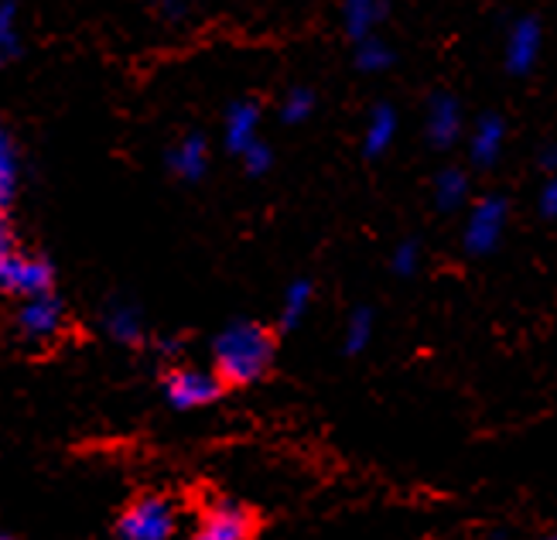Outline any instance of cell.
<instances>
[{
  "mask_svg": "<svg viewBox=\"0 0 557 540\" xmlns=\"http://www.w3.org/2000/svg\"><path fill=\"white\" fill-rule=\"evenodd\" d=\"M274 339L257 322H236L215 339V377L226 383H253L271 370Z\"/></svg>",
  "mask_w": 557,
  "mask_h": 540,
  "instance_id": "obj_1",
  "label": "cell"
},
{
  "mask_svg": "<svg viewBox=\"0 0 557 540\" xmlns=\"http://www.w3.org/2000/svg\"><path fill=\"white\" fill-rule=\"evenodd\" d=\"M0 291L17 294V298H35V294L52 291V267L41 257L24 254L4 219H0Z\"/></svg>",
  "mask_w": 557,
  "mask_h": 540,
  "instance_id": "obj_2",
  "label": "cell"
},
{
  "mask_svg": "<svg viewBox=\"0 0 557 540\" xmlns=\"http://www.w3.org/2000/svg\"><path fill=\"white\" fill-rule=\"evenodd\" d=\"M178 533V510L164 496H144L124 510L116 524L120 540H175Z\"/></svg>",
  "mask_w": 557,
  "mask_h": 540,
  "instance_id": "obj_3",
  "label": "cell"
},
{
  "mask_svg": "<svg viewBox=\"0 0 557 540\" xmlns=\"http://www.w3.org/2000/svg\"><path fill=\"white\" fill-rule=\"evenodd\" d=\"M506 223H510V206H506L503 195H486V199H479L466 219V233H462L466 250L475 257L493 254L506 233Z\"/></svg>",
  "mask_w": 557,
  "mask_h": 540,
  "instance_id": "obj_4",
  "label": "cell"
},
{
  "mask_svg": "<svg viewBox=\"0 0 557 540\" xmlns=\"http://www.w3.org/2000/svg\"><path fill=\"white\" fill-rule=\"evenodd\" d=\"M541 48H544V28L537 17H517L506 32L503 45V62L510 76H530L541 62Z\"/></svg>",
  "mask_w": 557,
  "mask_h": 540,
  "instance_id": "obj_5",
  "label": "cell"
},
{
  "mask_svg": "<svg viewBox=\"0 0 557 540\" xmlns=\"http://www.w3.org/2000/svg\"><path fill=\"white\" fill-rule=\"evenodd\" d=\"M462 131H466L462 103H458L455 96L445 93V89L431 93V96H428V103H424V134H428L431 147H438V151H445V147L458 144Z\"/></svg>",
  "mask_w": 557,
  "mask_h": 540,
  "instance_id": "obj_6",
  "label": "cell"
},
{
  "mask_svg": "<svg viewBox=\"0 0 557 540\" xmlns=\"http://www.w3.org/2000/svg\"><path fill=\"white\" fill-rule=\"evenodd\" d=\"M220 397V377L206 370H175L168 377V401L178 410H196Z\"/></svg>",
  "mask_w": 557,
  "mask_h": 540,
  "instance_id": "obj_7",
  "label": "cell"
},
{
  "mask_svg": "<svg viewBox=\"0 0 557 540\" xmlns=\"http://www.w3.org/2000/svg\"><path fill=\"white\" fill-rule=\"evenodd\" d=\"M17 326L28 339H55L62 332V305L59 298L48 294H35V298H24Z\"/></svg>",
  "mask_w": 557,
  "mask_h": 540,
  "instance_id": "obj_8",
  "label": "cell"
},
{
  "mask_svg": "<svg viewBox=\"0 0 557 540\" xmlns=\"http://www.w3.org/2000/svg\"><path fill=\"white\" fill-rule=\"evenodd\" d=\"M469 161L475 168H493L503 155V147H506V124H503V116L499 113H482L475 120V127L469 131Z\"/></svg>",
  "mask_w": 557,
  "mask_h": 540,
  "instance_id": "obj_9",
  "label": "cell"
},
{
  "mask_svg": "<svg viewBox=\"0 0 557 540\" xmlns=\"http://www.w3.org/2000/svg\"><path fill=\"white\" fill-rule=\"evenodd\" d=\"M247 533H250V513L244 506L223 503L206 513L202 527L191 540H247Z\"/></svg>",
  "mask_w": 557,
  "mask_h": 540,
  "instance_id": "obj_10",
  "label": "cell"
},
{
  "mask_svg": "<svg viewBox=\"0 0 557 540\" xmlns=\"http://www.w3.org/2000/svg\"><path fill=\"white\" fill-rule=\"evenodd\" d=\"M397 137V113L391 103H376L367 116V131H362V151L367 158H380L391 151V144Z\"/></svg>",
  "mask_w": 557,
  "mask_h": 540,
  "instance_id": "obj_11",
  "label": "cell"
},
{
  "mask_svg": "<svg viewBox=\"0 0 557 540\" xmlns=\"http://www.w3.org/2000/svg\"><path fill=\"white\" fill-rule=\"evenodd\" d=\"M206 164H209V147L199 134H191L185 140H178L172 151H168V168L175 171L178 179L185 182H196L206 175Z\"/></svg>",
  "mask_w": 557,
  "mask_h": 540,
  "instance_id": "obj_12",
  "label": "cell"
},
{
  "mask_svg": "<svg viewBox=\"0 0 557 540\" xmlns=\"http://www.w3.org/2000/svg\"><path fill=\"white\" fill-rule=\"evenodd\" d=\"M383 17H386L383 0H346V4H343V28H346V35L352 41L376 35Z\"/></svg>",
  "mask_w": 557,
  "mask_h": 540,
  "instance_id": "obj_13",
  "label": "cell"
},
{
  "mask_svg": "<svg viewBox=\"0 0 557 540\" xmlns=\"http://www.w3.org/2000/svg\"><path fill=\"white\" fill-rule=\"evenodd\" d=\"M257 124H260V107L257 103H233L226 113V147L233 155H244L247 147L257 140Z\"/></svg>",
  "mask_w": 557,
  "mask_h": 540,
  "instance_id": "obj_14",
  "label": "cell"
},
{
  "mask_svg": "<svg viewBox=\"0 0 557 540\" xmlns=\"http://www.w3.org/2000/svg\"><path fill=\"white\" fill-rule=\"evenodd\" d=\"M469 202V175L462 168H445L434 179V206L442 212H455Z\"/></svg>",
  "mask_w": 557,
  "mask_h": 540,
  "instance_id": "obj_15",
  "label": "cell"
},
{
  "mask_svg": "<svg viewBox=\"0 0 557 540\" xmlns=\"http://www.w3.org/2000/svg\"><path fill=\"white\" fill-rule=\"evenodd\" d=\"M394 62H397L394 48L386 45L380 35H370V38L356 41V69L359 72H386Z\"/></svg>",
  "mask_w": 557,
  "mask_h": 540,
  "instance_id": "obj_16",
  "label": "cell"
},
{
  "mask_svg": "<svg viewBox=\"0 0 557 540\" xmlns=\"http://www.w3.org/2000/svg\"><path fill=\"white\" fill-rule=\"evenodd\" d=\"M17 192V151L11 134L0 127V212H4Z\"/></svg>",
  "mask_w": 557,
  "mask_h": 540,
  "instance_id": "obj_17",
  "label": "cell"
},
{
  "mask_svg": "<svg viewBox=\"0 0 557 540\" xmlns=\"http://www.w3.org/2000/svg\"><path fill=\"white\" fill-rule=\"evenodd\" d=\"M314 103H319V96H314L308 86H295L281 103V120L284 124H305V120L314 113Z\"/></svg>",
  "mask_w": 557,
  "mask_h": 540,
  "instance_id": "obj_18",
  "label": "cell"
},
{
  "mask_svg": "<svg viewBox=\"0 0 557 540\" xmlns=\"http://www.w3.org/2000/svg\"><path fill=\"white\" fill-rule=\"evenodd\" d=\"M107 329H110V335L113 339H120V342H137L140 339V315L131 308V305H116V308H110V315H107Z\"/></svg>",
  "mask_w": 557,
  "mask_h": 540,
  "instance_id": "obj_19",
  "label": "cell"
},
{
  "mask_svg": "<svg viewBox=\"0 0 557 540\" xmlns=\"http://www.w3.org/2000/svg\"><path fill=\"white\" fill-rule=\"evenodd\" d=\"M308 305H311V284L308 281H295V284L287 287V294H284V308H281L284 326L287 329L298 326L301 318H305V311H308Z\"/></svg>",
  "mask_w": 557,
  "mask_h": 540,
  "instance_id": "obj_20",
  "label": "cell"
},
{
  "mask_svg": "<svg viewBox=\"0 0 557 540\" xmlns=\"http://www.w3.org/2000/svg\"><path fill=\"white\" fill-rule=\"evenodd\" d=\"M373 339V311L370 308H359L349 315V326H346V349L349 353H359L367 349Z\"/></svg>",
  "mask_w": 557,
  "mask_h": 540,
  "instance_id": "obj_21",
  "label": "cell"
},
{
  "mask_svg": "<svg viewBox=\"0 0 557 540\" xmlns=\"http://www.w3.org/2000/svg\"><path fill=\"white\" fill-rule=\"evenodd\" d=\"M0 48L8 59L17 52V4L14 0H0Z\"/></svg>",
  "mask_w": 557,
  "mask_h": 540,
  "instance_id": "obj_22",
  "label": "cell"
},
{
  "mask_svg": "<svg viewBox=\"0 0 557 540\" xmlns=\"http://www.w3.org/2000/svg\"><path fill=\"white\" fill-rule=\"evenodd\" d=\"M239 158H244V168L250 171V175H263V171L274 164V151L263 140H253Z\"/></svg>",
  "mask_w": 557,
  "mask_h": 540,
  "instance_id": "obj_23",
  "label": "cell"
},
{
  "mask_svg": "<svg viewBox=\"0 0 557 540\" xmlns=\"http://www.w3.org/2000/svg\"><path fill=\"white\" fill-rule=\"evenodd\" d=\"M418 263H421V250H418V243H414V240L400 243V247L394 250V270H397L400 278H410V274H414Z\"/></svg>",
  "mask_w": 557,
  "mask_h": 540,
  "instance_id": "obj_24",
  "label": "cell"
},
{
  "mask_svg": "<svg viewBox=\"0 0 557 540\" xmlns=\"http://www.w3.org/2000/svg\"><path fill=\"white\" fill-rule=\"evenodd\" d=\"M537 209H541V216L557 219V175H550V179L544 182V188H541V195H537Z\"/></svg>",
  "mask_w": 557,
  "mask_h": 540,
  "instance_id": "obj_25",
  "label": "cell"
},
{
  "mask_svg": "<svg viewBox=\"0 0 557 540\" xmlns=\"http://www.w3.org/2000/svg\"><path fill=\"white\" fill-rule=\"evenodd\" d=\"M541 168L550 171V175H557V144L554 140L541 147Z\"/></svg>",
  "mask_w": 557,
  "mask_h": 540,
  "instance_id": "obj_26",
  "label": "cell"
},
{
  "mask_svg": "<svg viewBox=\"0 0 557 540\" xmlns=\"http://www.w3.org/2000/svg\"><path fill=\"white\" fill-rule=\"evenodd\" d=\"M8 62V52H4V48H0V65H4Z\"/></svg>",
  "mask_w": 557,
  "mask_h": 540,
  "instance_id": "obj_27",
  "label": "cell"
},
{
  "mask_svg": "<svg viewBox=\"0 0 557 540\" xmlns=\"http://www.w3.org/2000/svg\"><path fill=\"white\" fill-rule=\"evenodd\" d=\"M0 540H14V537H8V533H0Z\"/></svg>",
  "mask_w": 557,
  "mask_h": 540,
  "instance_id": "obj_28",
  "label": "cell"
},
{
  "mask_svg": "<svg viewBox=\"0 0 557 540\" xmlns=\"http://www.w3.org/2000/svg\"><path fill=\"white\" fill-rule=\"evenodd\" d=\"M550 540H557V533H554V537H550Z\"/></svg>",
  "mask_w": 557,
  "mask_h": 540,
  "instance_id": "obj_29",
  "label": "cell"
}]
</instances>
